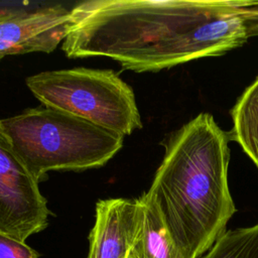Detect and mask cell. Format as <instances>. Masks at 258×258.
I'll return each instance as SVG.
<instances>
[{
    "mask_svg": "<svg viewBox=\"0 0 258 258\" xmlns=\"http://www.w3.org/2000/svg\"><path fill=\"white\" fill-rule=\"evenodd\" d=\"M201 258H258V224L225 231Z\"/></svg>",
    "mask_w": 258,
    "mask_h": 258,
    "instance_id": "10",
    "label": "cell"
},
{
    "mask_svg": "<svg viewBox=\"0 0 258 258\" xmlns=\"http://www.w3.org/2000/svg\"><path fill=\"white\" fill-rule=\"evenodd\" d=\"M230 114V140L238 143L258 167V77L240 95Z\"/></svg>",
    "mask_w": 258,
    "mask_h": 258,
    "instance_id": "9",
    "label": "cell"
},
{
    "mask_svg": "<svg viewBox=\"0 0 258 258\" xmlns=\"http://www.w3.org/2000/svg\"><path fill=\"white\" fill-rule=\"evenodd\" d=\"M45 107L127 136L142 128L132 88L112 70L73 68L46 71L25 80Z\"/></svg>",
    "mask_w": 258,
    "mask_h": 258,
    "instance_id": "4",
    "label": "cell"
},
{
    "mask_svg": "<svg viewBox=\"0 0 258 258\" xmlns=\"http://www.w3.org/2000/svg\"><path fill=\"white\" fill-rule=\"evenodd\" d=\"M135 200V244L140 258H184L175 245L153 197L145 191Z\"/></svg>",
    "mask_w": 258,
    "mask_h": 258,
    "instance_id": "8",
    "label": "cell"
},
{
    "mask_svg": "<svg viewBox=\"0 0 258 258\" xmlns=\"http://www.w3.org/2000/svg\"><path fill=\"white\" fill-rule=\"evenodd\" d=\"M0 258H38V253L25 242L0 232Z\"/></svg>",
    "mask_w": 258,
    "mask_h": 258,
    "instance_id": "11",
    "label": "cell"
},
{
    "mask_svg": "<svg viewBox=\"0 0 258 258\" xmlns=\"http://www.w3.org/2000/svg\"><path fill=\"white\" fill-rule=\"evenodd\" d=\"M0 121V232L25 242L47 227L46 199Z\"/></svg>",
    "mask_w": 258,
    "mask_h": 258,
    "instance_id": "5",
    "label": "cell"
},
{
    "mask_svg": "<svg viewBox=\"0 0 258 258\" xmlns=\"http://www.w3.org/2000/svg\"><path fill=\"white\" fill-rule=\"evenodd\" d=\"M254 1L89 0L77 3L61 49L103 56L136 73L223 55L249 38L243 11Z\"/></svg>",
    "mask_w": 258,
    "mask_h": 258,
    "instance_id": "1",
    "label": "cell"
},
{
    "mask_svg": "<svg viewBox=\"0 0 258 258\" xmlns=\"http://www.w3.org/2000/svg\"><path fill=\"white\" fill-rule=\"evenodd\" d=\"M14 149L39 182L50 171H82L105 165L124 136L85 119L39 106L0 120Z\"/></svg>",
    "mask_w": 258,
    "mask_h": 258,
    "instance_id": "3",
    "label": "cell"
},
{
    "mask_svg": "<svg viewBox=\"0 0 258 258\" xmlns=\"http://www.w3.org/2000/svg\"><path fill=\"white\" fill-rule=\"evenodd\" d=\"M243 16L248 36H258V1L246 7L243 11Z\"/></svg>",
    "mask_w": 258,
    "mask_h": 258,
    "instance_id": "12",
    "label": "cell"
},
{
    "mask_svg": "<svg viewBox=\"0 0 258 258\" xmlns=\"http://www.w3.org/2000/svg\"><path fill=\"white\" fill-rule=\"evenodd\" d=\"M71 11L60 4L0 11V59L14 54L52 52L64 39Z\"/></svg>",
    "mask_w": 258,
    "mask_h": 258,
    "instance_id": "6",
    "label": "cell"
},
{
    "mask_svg": "<svg viewBox=\"0 0 258 258\" xmlns=\"http://www.w3.org/2000/svg\"><path fill=\"white\" fill-rule=\"evenodd\" d=\"M229 135L210 113L170 134L147 190L184 258H201L236 213L228 182Z\"/></svg>",
    "mask_w": 258,
    "mask_h": 258,
    "instance_id": "2",
    "label": "cell"
},
{
    "mask_svg": "<svg viewBox=\"0 0 258 258\" xmlns=\"http://www.w3.org/2000/svg\"><path fill=\"white\" fill-rule=\"evenodd\" d=\"M135 199L98 201L87 258H140L135 244Z\"/></svg>",
    "mask_w": 258,
    "mask_h": 258,
    "instance_id": "7",
    "label": "cell"
}]
</instances>
